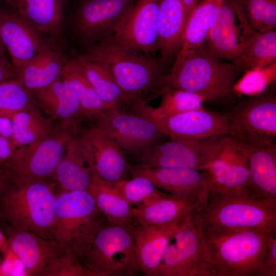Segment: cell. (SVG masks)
I'll return each instance as SVG.
<instances>
[{
  "mask_svg": "<svg viewBox=\"0 0 276 276\" xmlns=\"http://www.w3.org/2000/svg\"><path fill=\"white\" fill-rule=\"evenodd\" d=\"M35 101L59 126L76 132L84 118L77 97L70 82L61 76L54 83L32 93Z\"/></svg>",
  "mask_w": 276,
  "mask_h": 276,
  "instance_id": "obj_23",
  "label": "cell"
},
{
  "mask_svg": "<svg viewBox=\"0 0 276 276\" xmlns=\"http://www.w3.org/2000/svg\"><path fill=\"white\" fill-rule=\"evenodd\" d=\"M156 276H216L198 213L186 220L172 238Z\"/></svg>",
  "mask_w": 276,
  "mask_h": 276,
  "instance_id": "obj_8",
  "label": "cell"
},
{
  "mask_svg": "<svg viewBox=\"0 0 276 276\" xmlns=\"http://www.w3.org/2000/svg\"><path fill=\"white\" fill-rule=\"evenodd\" d=\"M66 62L59 51L46 44L17 71L16 79L32 93L60 78Z\"/></svg>",
  "mask_w": 276,
  "mask_h": 276,
  "instance_id": "obj_27",
  "label": "cell"
},
{
  "mask_svg": "<svg viewBox=\"0 0 276 276\" xmlns=\"http://www.w3.org/2000/svg\"><path fill=\"white\" fill-rule=\"evenodd\" d=\"M62 77L68 81L73 87L85 119L97 121L108 109L74 58L66 61Z\"/></svg>",
  "mask_w": 276,
  "mask_h": 276,
  "instance_id": "obj_33",
  "label": "cell"
},
{
  "mask_svg": "<svg viewBox=\"0 0 276 276\" xmlns=\"http://www.w3.org/2000/svg\"><path fill=\"white\" fill-rule=\"evenodd\" d=\"M216 276H256L276 231L203 226Z\"/></svg>",
  "mask_w": 276,
  "mask_h": 276,
  "instance_id": "obj_3",
  "label": "cell"
},
{
  "mask_svg": "<svg viewBox=\"0 0 276 276\" xmlns=\"http://www.w3.org/2000/svg\"><path fill=\"white\" fill-rule=\"evenodd\" d=\"M276 80V61L260 68L245 71L233 86V92L239 96L261 94Z\"/></svg>",
  "mask_w": 276,
  "mask_h": 276,
  "instance_id": "obj_37",
  "label": "cell"
},
{
  "mask_svg": "<svg viewBox=\"0 0 276 276\" xmlns=\"http://www.w3.org/2000/svg\"><path fill=\"white\" fill-rule=\"evenodd\" d=\"M158 51L168 63L180 49L188 14L181 0H158Z\"/></svg>",
  "mask_w": 276,
  "mask_h": 276,
  "instance_id": "obj_25",
  "label": "cell"
},
{
  "mask_svg": "<svg viewBox=\"0 0 276 276\" xmlns=\"http://www.w3.org/2000/svg\"><path fill=\"white\" fill-rule=\"evenodd\" d=\"M124 198L131 205L143 204L170 195L158 190L147 178L136 176L113 182Z\"/></svg>",
  "mask_w": 276,
  "mask_h": 276,
  "instance_id": "obj_38",
  "label": "cell"
},
{
  "mask_svg": "<svg viewBox=\"0 0 276 276\" xmlns=\"http://www.w3.org/2000/svg\"><path fill=\"white\" fill-rule=\"evenodd\" d=\"M4 44L2 42L0 31V51L4 52Z\"/></svg>",
  "mask_w": 276,
  "mask_h": 276,
  "instance_id": "obj_48",
  "label": "cell"
},
{
  "mask_svg": "<svg viewBox=\"0 0 276 276\" xmlns=\"http://www.w3.org/2000/svg\"><path fill=\"white\" fill-rule=\"evenodd\" d=\"M201 211L194 202L171 195L132 208L133 221L147 225H167L188 219Z\"/></svg>",
  "mask_w": 276,
  "mask_h": 276,
  "instance_id": "obj_26",
  "label": "cell"
},
{
  "mask_svg": "<svg viewBox=\"0 0 276 276\" xmlns=\"http://www.w3.org/2000/svg\"><path fill=\"white\" fill-rule=\"evenodd\" d=\"M72 256L92 276H132L140 271L131 229L109 221L103 214Z\"/></svg>",
  "mask_w": 276,
  "mask_h": 276,
  "instance_id": "obj_1",
  "label": "cell"
},
{
  "mask_svg": "<svg viewBox=\"0 0 276 276\" xmlns=\"http://www.w3.org/2000/svg\"><path fill=\"white\" fill-rule=\"evenodd\" d=\"M0 136L10 139L14 143L12 124L10 118L0 117Z\"/></svg>",
  "mask_w": 276,
  "mask_h": 276,
  "instance_id": "obj_44",
  "label": "cell"
},
{
  "mask_svg": "<svg viewBox=\"0 0 276 276\" xmlns=\"http://www.w3.org/2000/svg\"><path fill=\"white\" fill-rule=\"evenodd\" d=\"M93 177L76 137L71 136L65 153L54 172L53 180L60 192L88 191Z\"/></svg>",
  "mask_w": 276,
  "mask_h": 276,
  "instance_id": "obj_30",
  "label": "cell"
},
{
  "mask_svg": "<svg viewBox=\"0 0 276 276\" xmlns=\"http://www.w3.org/2000/svg\"><path fill=\"white\" fill-rule=\"evenodd\" d=\"M102 215L88 191L60 192L55 203L53 239L71 255Z\"/></svg>",
  "mask_w": 276,
  "mask_h": 276,
  "instance_id": "obj_9",
  "label": "cell"
},
{
  "mask_svg": "<svg viewBox=\"0 0 276 276\" xmlns=\"http://www.w3.org/2000/svg\"><path fill=\"white\" fill-rule=\"evenodd\" d=\"M256 276H276V234L270 239L268 248Z\"/></svg>",
  "mask_w": 276,
  "mask_h": 276,
  "instance_id": "obj_41",
  "label": "cell"
},
{
  "mask_svg": "<svg viewBox=\"0 0 276 276\" xmlns=\"http://www.w3.org/2000/svg\"><path fill=\"white\" fill-rule=\"evenodd\" d=\"M11 120L17 148L36 143L55 129L53 120L43 116L34 105L15 113Z\"/></svg>",
  "mask_w": 276,
  "mask_h": 276,
  "instance_id": "obj_34",
  "label": "cell"
},
{
  "mask_svg": "<svg viewBox=\"0 0 276 276\" xmlns=\"http://www.w3.org/2000/svg\"><path fill=\"white\" fill-rule=\"evenodd\" d=\"M8 181V178L5 170L3 167H0V199Z\"/></svg>",
  "mask_w": 276,
  "mask_h": 276,
  "instance_id": "obj_46",
  "label": "cell"
},
{
  "mask_svg": "<svg viewBox=\"0 0 276 276\" xmlns=\"http://www.w3.org/2000/svg\"><path fill=\"white\" fill-rule=\"evenodd\" d=\"M0 31L17 73L47 44L37 30L12 10L0 9Z\"/></svg>",
  "mask_w": 276,
  "mask_h": 276,
  "instance_id": "obj_20",
  "label": "cell"
},
{
  "mask_svg": "<svg viewBox=\"0 0 276 276\" xmlns=\"http://www.w3.org/2000/svg\"><path fill=\"white\" fill-rule=\"evenodd\" d=\"M221 0H203L188 15L180 49L172 67L194 51L202 47L216 19Z\"/></svg>",
  "mask_w": 276,
  "mask_h": 276,
  "instance_id": "obj_29",
  "label": "cell"
},
{
  "mask_svg": "<svg viewBox=\"0 0 276 276\" xmlns=\"http://www.w3.org/2000/svg\"><path fill=\"white\" fill-rule=\"evenodd\" d=\"M32 94L16 79L0 84V117L8 118L34 105Z\"/></svg>",
  "mask_w": 276,
  "mask_h": 276,
  "instance_id": "obj_36",
  "label": "cell"
},
{
  "mask_svg": "<svg viewBox=\"0 0 276 276\" xmlns=\"http://www.w3.org/2000/svg\"><path fill=\"white\" fill-rule=\"evenodd\" d=\"M255 31L247 19L242 0H221L203 47L210 53L232 62L242 52Z\"/></svg>",
  "mask_w": 276,
  "mask_h": 276,
  "instance_id": "obj_12",
  "label": "cell"
},
{
  "mask_svg": "<svg viewBox=\"0 0 276 276\" xmlns=\"http://www.w3.org/2000/svg\"><path fill=\"white\" fill-rule=\"evenodd\" d=\"M12 185L0 199L3 215L11 228L53 239L57 195L55 183L46 181Z\"/></svg>",
  "mask_w": 276,
  "mask_h": 276,
  "instance_id": "obj_5",
  "label": "cell"
},
{
  "mask_svg": "<svg viewBox=\"0 0 276 276\" xmlns=\"http://www.w3.org/2000/svg\"><path fill=\"white\" fill-rule=\"evenodd\" d=\"M128 171L132 177L147 178L157 188L171 195L195 202L201 211L207 204L210 192L203 171L128 164Z\"/></svg>",
  "mask_w": 276,
  "mask_h": 276,
  "instance_id": "obj_15",
  "label": "cell"
},
{
  "mask_svg": "<svg viewBox=\"0 0 276 276\" xmlns=\"http://www.w3.org/2000/svg\"><path fill=\"white\" fill-rule=\"evenodd\" d=\"M158 0H137L111 40L149 55L153 54L158 51Z\"/></svg>",
  "mask_w": 276,
  "mask_h": 276,
  "instance_id": "obj_19",
  "label": "cell"
},
{
  "mask_svg": "<svg viewBox=\"0 0 276 276\" xmlns=\"http://www.w3.org/2000/svg\"><path fill=\"white\" fill-rule=\"evenodd\" d=\"M85 55L109 71L131 106L158 96L163 87L164 62L145 53L110 39L89 45Z\"/></svg>",
  "mask_w": 276,
  "mask_h": 276,
  "instance_id": "obj_2",
  "label": "cell"
},
{
  "mask_svg": "<svg viewBox=\"0 0 276 276\" xmlns=\"http://www.w3.org/2000/svg\"><path fill=\"white\" fill-rule=\"evenodd\" d=\"M11 229L7 239L9 248L21 262L27 275L43 276L51 263L64 253L54 239Z\"/></svg>",
  "mask_w": 276,
  "mask_h": 276,
  "instance_id": "obj_22",
  "label": "cell"
},
{
  "mask_svg": "<svg viewBox=\"0 0 276 276\" xmlns=\"http://www.w3.org/2000/svg\"><path fill=\"white\" fill-rule=\"evenodd\" d=\"M225 114L228 135L237 140L275 141L276 97L273 92L249 96Z\"/></svg>",
  "mask_w": 276,
  "mask_h": 276,
  "instance_id": "obj_13",
  "label": "cell"
},
{
  "mask_svg": "<svg viewBox=\"0 0 276 276\" xmlns=\"http://www.w3.org/2000/svg\"><path fill=\"white\" fill-rule=\"evenodd\" d=\"M247 19L253 29L266 32L276 26V0H242Z\"/></svg>",
  "mask_w": 276,
  "mask_h": 276,
  "instance_id": "obj_39",
  "label": "cell"
},
{
  "mask_svg": "<svg viewBox=\"0 0 276 276\" xmlns=\"http://www.w3.org/2000/svg\"><path fill=\"white\" fill-rule=\"evenodd\" d=\"M198 214L203 226L276 231V199L257 197L248 188L221 195L210 194L206 205Z\"/></svg>",
  "mask_w": 276,
  "mask_h": 276,
  "instance_id": "obj_6",
  "label": "cell"
},
{
  "mask_svg": "<svg viewBox=\"0 0 276 276\" xmlns=\"http://www.w3.org/2000/svg\"><path fill=\"white\" fill-rule=\"evenodd\" d=\"M226 135L163 142L142 152L138 165L204 171L218 155Z\"/></svg>",
  "mask_w": 276,
  "mask_h": 276,
  "instance_id": "obj_10",
  "label": "cell"
},
{
  "mask_svg": "<svg viewBox=\"0 0 276 276\" xmlns=\"http://www.w3.org/2000/svg\"><path fill=\"white\" fill-rule=\"evenodd\" d=\"M203 171L210 194L221 195L248 189L249 172L246 152L237 140L228 135L218 155Z\"/></svg>",
  "mask_w": 276,
  "mask_h": 276,
  "instance_id": "obj_17",
  "label": "cell"
},
{
  "mask_svg": "<svg viewBox=\"0 0 276 276\" xmlns=\"http://www.w3.org/2000/svg\"><path fill=\"white\" fill-rule=\"evenodd\" d=\"M189 15L191 11L203 0H181Z\"/></svg>",
  "mask_w": 276,
  "mask_h": 276,
  "instance_id": "obj_45",
  "label": "cell"
},
{
  "mask_svg": "<svg viewBox=\"0 0 276 276\" xmlns=\"http://www.w3.org/2000/svg\"><path fill=\"white\" fill-rule=\"evenodd\" d=\"M244 72L239 65L225 61L202 47L172 67L164 77L163 87L194 93L205 101L217 100L233 93L234 84Z\"/></svg>",
  "mask_w": 276,
  "mask_h": 276,
  "instance_id": "obj_4",
  "label": "cell"
},
{
  "mask_svg": "<svg viewBox=\"0 0 276 276\" xmlns=\"http://www.w3.org/2000/svg\"><path fill=\"white\" fill-rule=\"evenodd\" d=\"M74 59L108 109L118 108L123 110L131 107L130 101L102 64L86 55L76 56Z\"/></svg>",
  "mask_w": 276,
  "mask_h": 276,
  "instance_id": "obj_32",
  "label": "cell"
},
{
  "mask_svg": "<svg viewBox=\"0 0 276 276\" xmlns=\"http://www.w3.org/2000/svg\"><path fill=\"white\" fill-rule=\"evenodd\" d=\"M8 243L6 237L0 229V249L8 248Z\"/></svg>",
  "mask_w": 276,
  "mask_h": 276,
  "instance_id": "obj_47",
  "label": "cell"
},
{
  "mask_svg": "<svg viewBox=\"0 0 276 276\" xmlns=\"http://www.w3.org/2000/svg\"><path fill=\"white\" fill-rule=\"evenodd\" d=\"M72 135L70 131L59 126L42 140L17 147L3 166L9 180L21 185L53 180Z\"/></svg>",
  "mask_w": 276,
  "mask_h": 276,
  "instance_id": "obj_7",
  "label": "cell"
},
{
  "mask_svg": "<svg viewBox=\"0 0 276 276\" xmlns=\"http://www.w3.org/2000/svg\"><path fill=\"white\" fill-rule=\"evenodd\" d=\"M276 61V31H255L241 54L232 62L244 71L268 66Z\"/></svg>",
  "mask_w": 276,
  "mask_h": 276,
  "instance_id": "obj_35",
  "label": "cell"
},
{
  "mask_svg": "<svg viewBox=\"0 0 276 276\" xmlns=\"http://www.w3.org/2000/svg\"><path fill=\"white\" fill-rule=\"evenodd\" d=\"M92 276L72 256L63 253L48 267L43 276Z\"/></svg>",
  "mask_w": 276,
  "mask_h": 276,
  "instance_id": "obj_40",
  "label": "cell"
},
{
  "mask_svg": "<svg viewBox=\"0 0 276 276\" xmlns=\"http://www.w3.org/2000/svg\"><path fill=\"white\" fill-rule=\"evenodd\" d=\"M76 137L93 176L111 182L126 179L128 164L124 151L100 128L85 129Z\"/></svg>",
  "mask_w": 276,
  "mask_h": 276,
  "instance_id": "obj_16",
  "label": "cell"
},
{
  "mask_svg": "<svg viewBox=\"0 0 276 276\" xmlns=\"http://www.w3.org/2000/svg\"><path fill=\"white\" fill-rule=\"evenodd\" d=\"M188 219L167 225H147L134 222L131 230L137 249L140 271L146 275L156 276L172 237Z\"/></svg>",
  "mask_w": 276,
  "mask_h": 276,
  "instance_id": "obj_24",
  "label": "cell"
},
{
  "mask_svg": "<svg viewBox=\"0 0 276 276\" xmlns=\"http://www.w3.org/2000/svg\"><path fill=\"white\" fill-rule=\"evenodd\" d=\"M12 11L39 33L51 36L62 28L65 0H9Z\"/></svg>",
  "mask_w": 276,
  "mask_h": 276,
  "instance_id": "obj_28",
  "label": "cell"
},
{
  "mask_svg": "<svg viewBox=\"0 0 276 276\" xmlns=\"http://www.w3.org/2000/svg\"><path fill=\"white\" fill-rule=\"evenodd\" d=\"M96 121L97 126L122 150L128 151L143 152L168 137L148 117L118 108L106 110Z\"/></svg>",
  "mask_w": 276,
  "mask_h": 276,
  "instance_id": "obj_14",
  "label": "cell"
},
{
  "mask_svg": "<svg viewBox=\"0 0 276 276\" xmlns=\"http://www.w3.org/2000/svg\"><path fill=\"white\" fill-rule=\"evenodd\" d=\"M237 141L247 157L250 192L257 197L276 199L275 141Z\"/></svg>",
  "mask_w": 276,
  "mask_h": 276,
  "instance_id": "obj_21",
  "label": "cell"
},
{
  "mask_svg": "<svg viewBox=\"0 0 276 276\" xmlns=\"http://www.w3.org/2000/svg\"><path fill=\"white\" fill-rule=\"evenodd\" d=\"M88 191L100 212L110 221L131 229L132 208L113 182L93 176Z\"/></svg>",
  "mask_w": 276,
  "mask_h": 276,
  "instance_id": "obj_31",
  "label": "cell"
},
{
  "mask_svg": "<svg viewBox=\"0 0 276 276\" xmlns=\"http://www.w3.org/2000/svg\"><path fill=\"white\" fill-rule=\"evenodd\" d=\"M149 119L173 141H191L228 134L226 114L204 107L166 118Z\"/></svg>",
  "mask_w": 276,
  "mask_h": 276,
  "instance_id": "obj_18",
  "label": "cell"
},
{
  "mask_svg": "<svg viewBox=\"0 0 276 276\" xmlns=\"http://www.w3.org/2000/svg\"><path fill=\"white\" fill-rule=\"evenodd\" d=\"M136 1L81 0L74 14L77 34L89 45L112 39Z\"/></svg>",
  "mask_w": 276,
  "mask_h": 276,
  "instance_id": "obj_11",
  "label": "cell"
},
{
  "mask_svg": "<svg viewBox=\"0 0 276 276\" xmlns=\"http://www.w3.org/2000/svg\"><path fill=\"white\" fill-rule=\"evenodd\" d=\"M17 71L7 60L4 52L0 51V84L16 79Z\"/></svg>",
  "mask_w": 276,
  "mask_h": 276,
  "instance_id": "obj_42",
  "label": "cell"
},
{
  "mask_svg": "<svg viewBox=\"0 0 276 276\" xmlns=\"http://www.w3.org/2000/svg\"><path fill=\"white\" fill-rule=\"evenodd\" d=\"M17 148L11 140L0 136V167L3 166Z\"/></svg>",
  "mask_w": 276,
  "mask_h": 276,
  "instance_id": "obj_43",
  "label": "cell"
}]
</instances>
